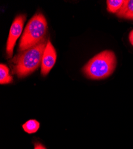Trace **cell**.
I'll return each mask as SVG.
<instances>
[{
	"instance_id": "6da1fadb",
	"label": "cell",
	"mask_w": 133,
	"mask_h": 149,
	"mask_svg": "<svg viewBox=\"0 0 133 149\" xmlns=\"http://www.w3.org/2000/svg\"><path fill=\"white\" fill-rule=\"evenodd\" d=\"M116 63V57L114 52L104 50L91 58L83 67L82 72L89 79H103L114 73Z\"/></svg>"
},
{
	"instance_id": "7a4b0ae2",
	"label": "cell",
	"mask_w": 133,
	"mask_h": 149,
	"mask_svg": "<svg viewBox=\"0 0 133 149\" xmlns=\"http://www.w3.org/2000/svg\"><path fill=\"white\" fill-rule=\"evenodd\" d=\"M46 38L38 44L22 52L14 59L15 72L19 78L26 77L37 70L42 63Z\"/></svg>"
},
{
	"instance_id": "3957f363",
	"label": "cell",
	"mask_w": 133,
	"mask_h": 149,
	"mask_svg": "<svg viewBox=\"0 0 133 149\" xmlns=\"http://www.w3.org/2000/svg\"><path fill=\"white\" fill-rule=\"evenodd\" d=\"M47 22L41 13H36L29 21L24 30L19 44V51L22 52L38 44L46 38Z\"/></svg>"
},
{
	"instance_id": "277c9868",
	"label": "cell",
	"mask_w": 133,
	"mask_h": 149,
	"mask_svg": "<svg viewBox=\"0 0 133 149\" xmlns=\"http://www.w3.org/2000/svg\"><path fill=\"white\" fill-rule=\"evenodd\" d=\"M25 21L26 16L21 15L17 16L12 23L6 45V53L8 58H11L13 54L16 42L22 34Z\"/></svg>"
},
{
	"instance_id": "5b68a950",
	"label": "cell",
	"mask_w": 133,
	"mask_h": 149,
	"mask_svg": "<svg viewBox=\"0 0 133 149\" xmlns=\"http://www.w3.org/2000/svg\"><path fill=\"white\" fill-rule=\"evenodd\" d=\"M57 58L56 49L50 40H48L44 51L41 63V74L47 76L55 65Z\"/></svg>"
},
{
	"instance_id": "8992f818",
	"label": "cell",
	"mask_w": 133,
	"mask_h": 149,
	"mask_svg": "<svg viewBox=\"0 0 133 149\" xmlns=\"http://www.w3.org/2000/svg\"><path fill=\"white\" fill-rule=\"evenodd\" d=\"M116 16L120 18L133 20V0H125L124 5Z\"/></svg>"
},
{
	"instance_id": "52a82bcc",
	"label": "cell",
	"mask_w": 133,
	"mask_h": 149,
	"mask_svg": "<svg viewBox=\"0 0 133 149\" xmlns=\"http://www.w3.org/2000/svg\"><path fill=\"white\" fill-rule=\"evenodd\" d=\"M40 127V122L35 119H30L22 125V128L24 131L29 134L37 132L38 131Z\"/></svg>"
},
{
	"instance_id": "ba28073f",
	"label": "cell",
	"mask_w": 133,
	"mask_h": 149,
	"mask_svg": "<svg viewBox=\"0 0 133 149\" xmlns=\"http://www.w3.org/2000/svg\"><path fill=\"white\" fill-rule=\"evenodd\" d=\"M13 81V78L10 74L9 69L6 65H0V84H7Z\"/></svg>"
},
{
	"instance_id": "9c48e42d",
	"label": "cell",
	"mask_w": 133,
	"mask_h": 149,
	"mask_svg": "<svg viewBox=\"0 0 133 149\" xmlns=\"http://www.w3.org/2000/svg\"><path fill=\"white\" fill-rule=\"evenodd\" d=\"M125 0H107V10L112 13H117L124 5Z\"/></svg>"
},
{
	"instance_id": "30bf717a",
	"label": "cell",
	"mask_w": 133,
	"mask_h": 149,
	"mask_svg": "<svg viewBox=\"0 0 133 149\" xmlns=\"http://www.w3.org/2000/svg\"><path fill=\"white\" fill-rule=\"evenodd\" d=\"M33 149H47V148L43 144L37 142L34 144V148Z\"/></svg>"
},
{
	"instance_id": "8fae6325",
	"label": "cell",
	"mask_w": 133,
	"mask_h": 149,
	"mask_svg": "<svg viewBox=\"0 0 133 149\" xmlns=\"http://www.w3.org/2000/svg\"><path fill=\"white\" fill-rule=\"evenodd\" d=\"M129 40L131 45L133 46V30H132L129 33Z\"/></svg>"
}]
</instances>
